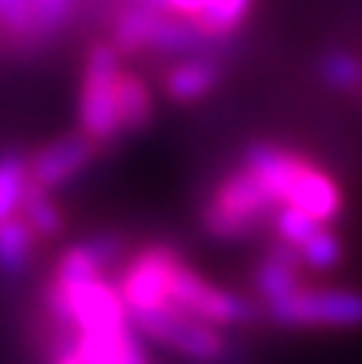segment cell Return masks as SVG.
I'll list each match as a JSON object with an SVG mask.
<instances>
[{
    "label": "cell",
    "mask_w": 362,
    "mask_h": 364,
    "mask_svg": "<svg viewBox=\"0 0 362 364\" xmlns=\"http://www.w3.org/2000/svg\"><path fill=\"white\" fill-rule=\"evenodd\" d=\"M157 119L154 87L128 68L109 38H100L87 48L77 83V132L87 134L100 151L141 132Z\"/></svg>",
    "instance_id": "cell-1"
},
{
    "label": "cell",
    "mask_w": 362,
    "mask_h": 364,
    "mask_svg": "<svg viewBox=\"0 0 362 364\" xmlns=\"http://www.w3.org/2000/svg\"><path fill=\"white\" fill-rule=\"evenodd\" d=\"M241 164L260 179L276 208H289L318 224H337L346 208L337 176L311 154L279 141H250L241 151Z\"/></svg>",
    "instance_id": "cell-2"
},
{
    "label": "cell",
    "mask_w": 362,
    "mask_h": 364,
    "mask_svg": "<svg viewBox=\"0 0 362 364\" xmlns=\"http://www.w3.org/2000/svg\"><path fill=\"white\" fill-rule=\"evenodd\" d=\"M279 208L260 186V179L237 160L224 170L209 195L199 205V230L222 246L250 243V240H269V227Z\"/></svg>",
    "instance_id": "cell-3"
},
{
    "label": "cell",
    "mask_w": 362,
    "mask_h": 364,
    "mask_svg": "<svg viewBox=\"0 0 362 364\" xmlns=\"http://www.w3.org/2000/svg\"><path fill=\"white\" fill-rule=\"evenodd\" d=\"M263 320L289 333H359L362 291L343 284H314L308 278L292 294L260 307Z\"/></svg>",
    "instance_id": "cell-4"
},
{
    "label": "cell",
    "mask_w": 362,
    "mask_h": 364,
    "mask_svg": "<svg viewBox=\"0 0 362 364\" xmlns=\"http://www.w3.org/2000/svg\"><path fill=\"white\" fill-rule=\"evenodd\" d=\"M164 307H177L202 323L228 329V333L254 326L257 320H263L260 304H257L254 297H247V294H241V291L209 278L202 269H196V265L186 259L183 250L177 252V259H173V265H170Z\"/></svg>",
    "instance_id": "cell-5"
},
{
    "label": "cell",
    "mask_w": 362,
    "mask_h": 364,
    "mask_svg": "<svg viewBox=\"0 0 362 364\" xmlns=\"http://www.w3.org/2000/svg\"><path fill=\"white\" fill-rule=\"evenodd\" d=\"M145 342L167 348L170 355L190 364H231L237 355V339L228 329H218L177 307H160L128 316Z\"/></svg>",
    "instance_id": "cell-6"
},
{
    "label": "cell",
    "mask_w": 362,
    "mask_h": 364,
    "mask_svg": "<svg viewBox=\"0 0 362 364\" xmlns=\"http://www.w3.org/2000/svg\"><path fill=\"white\" fill-rule=\"evenodd\" d=\"M103 157V151L74 128L68 134L45 141L42 147L29 151V176L36 186L48 188V192H61V188L74 186L81 176H87L90 166Z\"/></svg>",
    "instance_id": "cell-7"
},
{
    "label": "cell",
    "mask_w": 362,
    "mask_h": 364,
    "mask_svg": "<svg viewBox=\"0 0 362 364\" xmlns=\"http://www.w3.org/2000/svg\"><path fill=\"white\" fill-rule=\"evenodd\" d=\"M224 80V64L212 51H199V55L170 58L167 68L160 70V96L170 100L173 106H196V102L209 100Z\"/></svg>",
    "instance_id": "cell-8"
},
{
    "label": "cell",
    "mask_w": 362,
    "mask_h": 364,
    "mask_svg": "<svg viewBox=\"0 0 362 364\" xmlns=\"http://www.w3.org/2000/svg\"><path fill=\"white\" fill-rule=\"evenodd\" d=\"M38 246H42L38 237L29 230V224L19 214L6 218L0 224V278L4 282H19L36 265Z\"/></svg>",
    "instance_id": "cell-9"
},
{
    "label": "cell",
    "mask_w": 362,
    "mask_h": 364,
    "mask_svg": "<svg viewBox=\"0 0 362 364\" xmlns=\"http://www.w3.org/2000/svg\"><path fill=\"white\" fill-rule=\"evenodd\" d=\"M19 218L29 224V230L38 237V243H55L64 233V211L58 205L55 192L29 182L23 195V205H19Z\"/></svg>",
    "instance_id": "cell-10"
},
{
    "label": "cell",
    "mask_w": 362,
    "mask_h": 364,
    "mask_svg": "<svg viewBox=\"0 0 362 364\" xmlns=\"http://www.w3.org/2000/svg\"><path fill=\"white\" fill-rule=\"evenodd\" d=\"M29 154L26 151H0V224L19 214L23 195L29 188Z\"/></svg>",
    "instance_id": "cell-11"
},
{
    "label": "cell",
    "mask_w": 362,
    "mask_h": 364,
    "mask_svg": "<svg viewBox=\"0 0 362 364\" xmlns=\"http://www.w3.org/2000/svg\"><path fill=\"white\" fill-rule=\"evenodd\" d=\"M295 252H299V259H301L308 275H331V272H337L346 259L343 240H340V233L333 230V227L314 230Z\"/></svg>",
    "instance_id": "cell-12"
},
{
    "label": "cell",
    "mask_w": 362,
    "mask_h": 364,
    "mask_svg": "<svg viewBox=\"0 0 362 364\" xmlns=\"http://www.w3.org/2000/svg\"><path fill=\"white\" fill-rule=\"evenodd\" d=\"M321 80L337 93H356L362 90V61L353 51H327L321 58Z\"/></svg>",
    "instance_id": "cell-13"
}]
</instances>
